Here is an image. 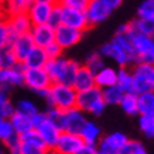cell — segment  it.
<instances>
[{
	"label": "cell",
	"mask_w": 154,
	"mask_h": 154,
	"mask_svg": "<svg viewBox=\"0 0 154 154\" xmlns=\"http://www.w3.org/2000/svg\"><path fill=\"white\" fill-rule=\"evenodd\" d=\"M78 68H79V62L69 58H64L62 55L58 58H48L44 65V69L47 71L51 82H60L66 85H72Z\"/></svg>",
	"instance_id": "obj_1"
},
{
	"label": "cell",
	"mask_w": 154,
	"mask_h": 154,
	"mask_svg": "<svg viewBox=\"0 0 154 154\" xmlns=\"http://www.w3.org/2000/svg\"><path fill=\"white\" fill-rule=\"evenodd\" d=\"M76 89L72 85L52 82L47 89L44 99L48 107H58L61 110H68L76 105Z\"/></svg>",
	"instance_id": "obj_2"
},
{
	"label": "cell",
	"mask_w": 154,
	"mask_h": 154,
	"mask_svg": "<svg viewBox=\"0 0 154 154\" xmlns=\"http://www.w3.org/2000/svg\"><path fill=\"white\" fill-rule=\"evenodd\" d=\"M84 113H89L92 116H100L106 107V103L102 98V89L96 85L85 91H79L76 94V105Z\"/></svg>",
	"instance_id": "obj_3"
},
{
	"label": "cell",
	"mask_w": 154,
	"mask_h": 154,
	"mask_svg": "<svg viewBox=\"0 0 154 154\" xmlns=\"http://www.w3.org/2000/svg\"><path fill=\"white\" fill-rule=\"evenodd\" d=\"M133 50L136 62H147L154 65V37L133 34Z\"/></svg>",
	"instance_id": "obj_4"
},
{
	"label": "cell",
	"mask_w": 154,
	"mask_h": 154,
	"mask_svg": "<svg viewBox=\"0 0 154 154\" xmlns=\"http://www.w3.org/2000/svg\"><path fill=\"white\" fill-rule=\"evenodd\" d=\"M20 140H21L20 154H44L48 151L45 141L42 140L41 134L34 127L20 134Z\"/></svg>",
	"instance_id": "obj_5"
},
{
	"label": "cell",
	"mask_w": 154,
	"mask_h": 154,
	"mask_svg": "<svg viewBox=\"0 0 154 154\" xmlns=\"http://www.w3.org/2000/svg\"><path fill=\"white\" fill-rule=\"evenodd\" d=\"M23 69L24 66L21 62L11 68H0V89L9 94L13 88L24 85Z\"/></svg>",
	"instance_id": "obj_6"
},
{
	"label": "cell",
	"mask_w": 154,
	"mask_h": 154,
	"mask_svg": "<svg viewBox=\"0 0 154 154\" xmlns=\"http://www.w3.org/2000/svg\"><path fill=\"white\" fill-rule=\"evenodd\" d=\"M23 75H24V85L28 89L34 91V92L41 91V89H47L52 84L47 71L44 68H26L24 66Z\"/></svg>",
	"instance_id": "obj_7"
},
{
	"label": "cell",
	"mask_w": 154,
	"mask_h": 154,
	"mask_svg": "<svg viewBox=\"0 0 154 154\" xmlns=\"http://www.w3.org/2000/svg\"><path fill=\"white\" fill-rule=\"evenodd\" d=\"M99 54H100L105 60L115 61L119 66H127L129 64L134 62L133 57L127 51H125V50H123L117 42L113 41V40L106 42V44H103L102 47L99 48Z\"/></svg>",
	"instance_id": "obj_8"
},
{
	"label": "cell",
	"mask_w": 154,
	"mask_h": 154,
	"mask_svg": "<svg viewBox=\"0 0 154 154\" xmlns=\"http://www.w3.org/2000/svg\"><path fill=\"white\" fill-rule=\"evenodd\" d=\"M84 33L85 31L79 28L71 27L66 24H60L55 27V41L60 44L62 50H68V48L76 45L82 40Z\"/></svg>",
	"instance_id": "obj_9"
},
{
	"label": "cell",
	"mask_w": 154,
	"mask_h": 154,
	"mask_svg": "<svg viewBox=\"0 0 154 154\" xmlns=\"http://www.w3.org/2000/svg\"><path fill=\"white\" fill-rule=\"evenodd\" d=\"M127 140H129L127 136L120 131L110 133L98 141L96 144L98 154H120V150L123 149Z\"/></svg>",
	"instance_id": "obj_10"
},
{
	"label": "cell",
	"mask_w": 154,
	"mask_h": 154,
	"mask_svg": "<svg viewBox=\"0 0 154 154\" xmlns=\"http://www.w3.org/2000/svg\"><path fill=\"white\" fill-rule=\"evenodd\" d=\"M61 24H66V26H71V27L79 28L82 31L89 28L85 10L66 7V6H61Z\"/></svg>",
	"instance_id": "obj_11"
},
{
	"label": "cell",
	"mask_w": 154,
	"mask_h": 154,
	"mask_svg": "<svg viewBox=\"0 0 154 154\" xmlns=\"http://www.w3.org/2000/svg\"><path fill=\"white\" fill-rule=\"evenodd\" d=\"M85 14L88 19L89 27H94L106 21L112 14V10L103 5L100 0H88V5L85 7Z\"/></svg>",
	"instance_id": "obj_12"
},
{
	"label": "cell",
	"mask_w": 154,
	"mask_h": 154,
	"mask_svg": "<svg viewBox=\"0 0 154 154\" xmlns=\"http://www.w3.org/2000/svg\"><path fill=\"white\" fill-rule=\"evenodd\" d=\"M82 144H84V140L78 133H71V131L64 130L61 131V136L54 151L60 154H78Z\"/></svg>",
	"instance_id": "obj_13"
},
{
	"label": "cell",
	"mask_w": 154,
	"mask_h": 154,
	"mask_svg": "<svg viewBox=\"0 0 154 154\" xmlns=\"http://www.w3.org/2000/svg\"><path fill=\"white\" fill-rule=\"evenodd\" d=\"M6 26L9 28L10 33V41L14 35H19V34H24V33H30V30L33 27V23L28 17L27 13H19V14H11L7 16L6 19Z\"/></svg>",
	"instance_id": "obj_14"
},
{
	"label": "cell",
	"mask_w": 154,
	"mask_h": 154,
	"mask_svg": "<svg viewBox=\"0 0 154 154\" xmlns=\"http://www.w3.org/2000/svg\"><path fill=\"white\" fill-rule=\"evenodd\" d=\"M30 35L33 37L34 45L45 48L48 44L55 41V28L48 23L35 24L30 30Z\"/></svg>",
	"instance_id": "obj_15"
},
{
	"label": "cell",
	"mask_w": 154,
	"mask_h": 154,
	"mask_svg": "<svg viewBox=\"0 0 154 154\" xmlns=\"http://www.w3.org/2000/svg\"><path fill=\"white\" fill-rule=\"evenodd\" d=\"M55 3H47V2H33L30 9H28L27 14L33 26L35 24H44L48 23V19H50V14H51V10L54 7Z\"/></svg>",
	"instance_id": "obj_16"
},
{
	"label": "cell",
	"mask_w": 154,
	"mask_h": 154,
	"mask_svg": "<svg viewBox=\"0 0 154 154\" xmlns=\"http://www.w3.org/2000/svg\"><path fill=\"white\" fill-rule=\"evenodd\" d=\"M9 47L13 50V52L16 54V57L19 58V61H21L27 57V54L31 51V48L34 47V41L33 37L30 35V33H24L19 34V35H14L10 41Z\"/></svg>",
	"instance_id": "obj_17"
},
{
	"label": "cell",
	"mask_w": 154,
	"mask_h": 154,
	"mask_svg": "<svg viewBox=\"0 0 154 154\" xmlns=\"http://www.w3.org/2000/svg\"><path fill=\"white\" fill-rule=\"evenodd\" d=\"M35 130L41 134L42 140L45 141L48 151H54L57 143H58V139H60V136H61L60 129L57 126H54L48 119H45L41 125H38V126L35 127Z\"/></svg>",
	"instance_id": "obj_18"
},
{
	"label": "cell",
	"mask_w": 154,
	"mask_h": 154,
	"mask_svg": "<svg viewBox=\"0 0 154 154\" xmlns=\"http://www.w3.org/2000/svg\"><path fill=\"white\" fill-rule=\"evenodd\" d=\"M86 113H84L78 107H71L68 110H65V131H71V133H78L82 130L84 125L86 123Z\"/></svg>",
	"instance_id": "obj_19"
},
{
	"label": "cell",
	"mask_w": 154,
	"mask_h": 154,
	"mask_svg": "<svg viewBox=\"0 0 154 154\" xmlns=\"http://www.w3.org/2000/svg\"><path fill=\"white\" fill-rule=\"evenodd\" d=\"M72 86L76 89V92L85 91V89L95 86V74L89 69L88 66L79 65L78 71H76V74H75Z\"/></svg>",
	"instance_id": "obj_20"
},
{
	"label": "cell",
	"mask_w": 154,
	"mask_h": 154,
	"mask_svg": "<svg viewBox=\"0 0 154 154\" xmlns=\"http://www.w3.org/2000/svg\"><path fill=\"white\" fill-rule=\"evenodd\" d=\"M47 61H48V55L45 50L42 47L34 45L31 48V51L27 54V57L21 61V64L26 68H44Z\"/></svg>",
	"instance_id": "obj_21"
},
{
	"label": "cell",
	"mask_w": 154,
	"mask_h": 154,
	"mask_svg": "<svg viewBox=\"0 0 154 154\" xmlns=\"http://www.w3.org/2000/svg\"><path fill=\"white\" fill-rule=\"evenodd\" d=\"M116 78H117V69L113 66H102L99 71L95 72V85L98 88L103 89L106 86L116 84Z\"/></svg>",
	"instance_id": "obj_22"
},
{
	"label": "cell",
	"mask_w": 154,
	"mask_h": 154,
	"mask_svg": "<svg viewBox=\"0 0 154 154\" xmlns=\"http://www.w3.org/2000/svg\"><path fill=\"white\" fill-rule=\"evenodd\" d=\"M10 123H11V126H13V130L16 134H23L26 133L27 130L30 129H33V122H31V116H27V115H24L21 112H17V110H14L11 113V116L9 117Z\"/></svg>",
	"instance_id": "obj_23"
},
{
	"label": "cell",
	"mask_w": 154,
	"mask_h": 154,
	"mask_svg": "<svg viewBox=\"0 0 154 154\" xmlns=\"http://www.w3.org/2000/svg\"><path fill=\"white\" fill-rule=\"evenodd\" d=\"M100 134H102L100 127L92 120H86L82 130L79 131V136L82 137L84 143H89V144H98V141L100 140Z\"/></svg>",
	"instance_id": "obj_24"
},
{
	"label": "cell",
	"mask_w": 154,
	"mask_h": 154,
	"mask_svg": "<svg viewBox=\"0 0 154 154\" xmlns=\"http://www.w3.org/2000/svg\"><path fill=\"white\" fill-rule=\"evenodd\" d=\"M139 115H154V91L149 89L137 95Z\"/></svg>",
	"instance_id": "obj_25"
},
{
	"label": "cell",
	"mask_w": 154,
	"mask_h": 154,
	"mask_svg": "<svg viewBox=\"0 0 154 154\" xmlns=\"http://www.w3.org/2000/svg\"><path fill=\"white\" fill-rule=\"evenodd\" d=\"M129 24L130 30L133 31V34H141V35H150L154 37V23L150 20L140 19V17H136L134 20H131Z\"/></svg>",
	"instance_id": "obj_26"
},
{
	"label": "cell",
	"mask_w": 154,
	"mask_h": 154,
	"mask_svg": "<svg viewBox=\"0 0 154 154\" xmlns=\"http://www.w3.org/2000/svg\"><path fill=\"white\" fill-rule=\"evenodd\" d=\"M125 95V91L119 86L117 84H113L110 86L102 89V98L106 103V106H113V105H119L122 100V96Z\"/></svg>",
	"instance_id": "obj_27"
},
{
	"label": "cell",
	"mask_w": 154,
	"mask_h": 154,
	"mask_svg": "<svg viewBox=\"0 0 154 154\" xmlns=\"http://www.w3.org/2000/svg\"><path fill=\"white\" fill-rule=\"evenodd\" d=\"M122 110L129 115V116H136L139 115V106H137V95L134 92H125L122 96V100L119 103Z\"/></svg>",
	"instance_id": "obj_28"
},
{
	"label": "cell",
	"mask_w": 154,
	"mask_h": 154,
	"mask_svg": "<svg viewBox=\"0 0 154 154\" xmlns=\"http://www.w3.org/2000/svg\"><path fill=\"white\" fill-rule=\"evenodd\" d=\"M31 3H33V0H7L6 3H3V10L7 16L27 13Z\"/></svg>",
	"instance_id": "obj_29"
},
{
	"label": "cell",
	"mask_w": 154,
	"mask_h": 154,
	"mask_svg": "<svg viewBox=\"0 0 154 154\" xmlns=\"http://www.w3.org/2000/svg\"><path fill=\"white\" fill-rule=\"evenodd\" d=\"M131 74L137 76V78L151 82V78L154 75V65L153 64H147V62H140V61L134 62V68L131 71Z\"/></svg>",
	"instance_id": "obj_30"
},
{
	"label": "cell",
	"mask_w": 154,
	"mask_h": 154,
	"mask_svg": "<svg viewBox=\"0 0 154 154\" xmlns=\"http://www.w3.org/2000/svg\"><path fill=\"white\" fill-rule=\"evenodd\" d=\"M116 84L120 86L125 92H131V84H133V74L126 66H120L117 69Z\"/></svg>",
	"instance_id": "obj_31"
},
{
	"label": "cell",
	"mask_w": 154,
	"mask_h": 154,
	"mask_svg": "<svg viewBox=\"0 0 154 154\" xmlns=\"http://www.w3.org/2000/svg\"><path fill=\"white\" fill-rule=\"evenodd\" d=\"M19 64V58L16 57V54L9 45L0 50V68H11V66H16Z\"/></svg>",
	"instance_id": "obj_32"
},
{
	"label": "cell",
	"mask_w": 154,
	"mask_h": 154,
	"mask_svg": "<svg viewBox=\"0 0 154 154\" xmlns=\"http://www.w3.org/2000/svg\"><path fill=\"white\" fill-rule=\"evenodd\" d=\"M47 119L51 122L54 126H57L61 131H64L65 127V110H61L58 107H48Z\"/></svg>",
	"instance_id": "obj_33"
},
{
	"label": "cell",
	"mask_w": 154,
	"mask_h": 154,
	"mask_svg": "<svg viewBox=\"0 0 154 154\" xmlns=\"http://www.w3.org/2000/svg\"><path fill=\"white\" fill-rule=\"evenodd\" d=\"M14 112V106L9 98V94L0 89V119H9Z\"/></svg>",
	"instance_id": "obj_34"
},
{
	"label": "cell",
	"mask_w": 154,
	"mask_h": 154,
	"mask_svg": "<svg viewBox=\"0 0 154 154\" xmlns=\"http://www.w3.org/2000/svg\"><path fill=\"white\" fill-rule=\"evenodd\" d=\"M137 17L154 23V0H143L137 7Z\"/></svg>",
	"instance_id": "obj_35"
},
{
	"label": "cell",
	"mask_w": 154,
	"mask_h": 154,
	"mask_svg": "<svg viewBox=\"0 0 154 154\" xmlns=\"http://www.w3.org/2000/svg\"><path fill=\"white\" fill-rule=\"evenodd\" d=\"M139 127L147 137H154V115H139Z\"/></svg>",
	"instance_id": "obj_36"
},
{
	"label": "cell",
	"mask_w": 154,
	"mask_h": 154,
	"mask_svg": "<svg viewBox=\"0 0 154 154\" xmlns=\"http://www.w3.org/2000/svg\"><path fill=\"white\" fill-rule=\"evenodd\" d=\"M85 66H88L89 69L92 71V72H96L99 71L102 66H105V58H103L99 51L96 52H91L88 57H86V61H85Z\"/></svg>",
	"instance_id": "obj_37"
},
{
	"label": "cell",
	"mask_w": 154,
	"mask_h": 154,
	"mask_svg": "<svg viewBox=\"0 0 154 154\" xmlns=\"http://www.w3.org/2000/svg\"><path fill=\"white\" fill-rule=\"evenodd\" d=\"M146 153H147V150H146L144 144L136 140H127L126 144L123 146V149L120 150V154H146Z\"/></svg>",
	"instance_id": "obj_38"
},
{
	"label": "cell",
	"mask_w": 154,
	"mask_h": 154,
	"mask_svg": "<svg viewBox=\"0 0 154 154\" xmlns=\"http://www.w3.org/2000/svg\"><path fill=\"white\" fill-rule=\"evenodd\" d=\"M14 110L21 112V113H24V115H27V116H33L34 113L38 112V107L33 100H30V99H21V100H19V103L14 106Z\"/></svg>",
	"instance_id": "obj_39"
},
{
	"label": "cell",
	"mask_w": 154,
	"mask_h": 154,
	"mask_svg": "<svg viewBox=\"0 0 154 154\" xmlns=\"http://www.w3.org/2000/svg\"><path fill=\"white\" fill-rule=\"evenodd\" d=\"M13 134H14V130L9 119H0V141L5 143Z\"/></svg>",
	"instance_id": "obj_40"
},
{
	"label": "cell",
	"mask_w": 154,
	"mask_h": 154,
	"mask_svg": "<svg viewBox=\"0 0 154 154\" xmlns=\"http://www.w3.org/2000/svg\"><path fill=\"white\" fill-rule=\"evenodd\" d=\"M5 147L7 149V151L11 154H20V149H21V140H20V136L14 133L10 139L3 143Z\"/></svg>",
	"instance_id": "obj_41"
},
{
	"label": "cell",
	"mask_w": 154,
	"mask_h": 154,
	"mask_svg": "<svg viewBox=\"0 0 154 154\" xmlns=\"http://www.w3.org/2000/svg\"><path fill=\"white\" fill-rule=\"evenodd\" d=\"M48 24L52 26L54 28L61 24V6L58 5V3H55L54 7H52L51 14H50V19H48Z\"/></svg>",
	"instance_id": "obj_42"
},
{
	"label": "cell",
	"mask_w": 154,
	"mask_h": 154,
	"mask_svg": "<svg viewBox=\"0 0 154 154\" xmlns=\"http://www.w3.org/2000/svg\"><path fill=\"white\" fill-rule=\"evenodd\" d=\"M44 50H45V52H47L48 58H58V57H61L62 55V52H64V50L61 48V45L57 41L48 44Z\"/></svg>",
	"instance_id": "obj_43"
},
{
	"label": "cell",
	"mask_w": 154,
	"mask_h": 154,
	"mask_svg": "<svg viewBox=\"0 0 154 154\" xmlns=\"http://www.w3.org/2000/svg\"><path fill=\"white\" fill-rule=\"evenodd\" d=\"M57 3L61 6H66V7L85 10V7L88 5V0H57Z\"/></svg>",
	"instance_id": "obj_44"
},
{
	"label": "cell",
	"mask_w": 154,
	"mask_h": 154,
	"mask_svg": "<svg viewBox=\"0 0 154 154\" xmlns=\"http://www.w3.org/2000/svg\"><path fill=\"white\" fill-rule=\"evenodd\" d=\"M10 44V33H9V28L6 26V23L0 24V50L2 48L7 47Z\"/></svg>",
	"instance_id": "obj_45"
},
{
	"label": "cell",
	"mask_w": 154,
	"mask_h": 154,
	"mask_svg": "<svg viewBox=\"0 0 154 154\" xmlns=\"http://www.w3.org/2000/svg\"><path fill=\"white\" fill-rule=\"evenodd\" d=\"M78 154H98V149L96 144H89V143H84L82 147L79 149Z\"/></svg>",
	"instance_id": "obj_46"
},
{
	"label": "cell",
	"mask_w": 154,
	"mask_h": 154,
	"mask_svg": "<svg viewBox=\"0 0 154 154\" xmlns=\"http://www.w3.org/2000/svg\"><path fill=\"white\" fill-rule=\"evenodd\" d=\"M100 2H102L105 6H107L112 11L113 10H116V9H119V7L122 6V3H123V0H100Z\"/></svg>",
	"instance_id": "obj_47"
},
{
	"label": "cell",
	"mask_w": 154,
	"mask_h": 154,
	"mask_svg": "<svg viewBox=\"0 0 154 154\" xmlns=\"http://www.w3.org/2000/svg\"><path fill=\"white\" fill-rule=\"evenodd\" d=\"M6 19H7V14H6V11L3 10V7H0V24L5 23Z\"/></svg>",
	"instance_id": "obj_48"
},
{
	"label": "cell",
	"mask_w": 154,
	"mask_h": 154,
	"mask_svg": "<svg viewBox=\"0 0 154 154\" xmlns=\"http://www.w3.org/2000/svg\"><path fill=\"white\" fill-rule=\"evenodd\" d=\"M33 2H47V3H57V0H33Z\"/></svg>",
	"instance_id": "obj_49"
},
{
	"label": "cell",
	"mask_w": 154,
	"mask_h": 154,
	"mask_svg": "<svg viewBox=\"0 0 154 154\" xmlns=\"http://www.w3.org/2000/svg\"><path fill=\"white\" fill-rule=\"evenodd\" d=\"M150 89L154 91V75H153V78H151V82H150Z\"/></svg>",
	"instance_id": "obj_50"
},
{
	"label": "cell",
	"mask_w": 154,
	"mask_h": 154,
	"mask_svg": "<svg viewBox=\"0 0 154 154\" xmlns=\"http://www.w3.org/2000/svg\"><path fill=\"white\" fill-rule=\"evenodd\" d=\"M5 153V149H3V146H0V154Z\"/></svg>",
	"instance_id": "obj_51"
},
{
	"label": "cell",
	"mask_w": 154,
	"mask_h": 154,
	"mask_svg": "<svg viewBox=\"0 0 154 154\" xmlns=\"http://www.w3.org/2000/svg\"><path fill=\"white\" fill-rule=\"evenodd\" d=\"M0 7H3V3H2V0H0Z\"/></svg>",
	"instance_id": "obj_52"
},
{
	"label": "cell",
	"mask_w": 154,
	"mask_h": 154,
	"mask_svg": "<svg viewBox=\"0 0 154 154\" xmlns=\"http://www.w3.org/2000/svg\"><path fill=\"white\" fill-rule=\"evenodd\" d=\"M6 2H7V0H2V3H6Z\"/></svg>",
	"instance_id": "obj_53"
}]
</instances>
